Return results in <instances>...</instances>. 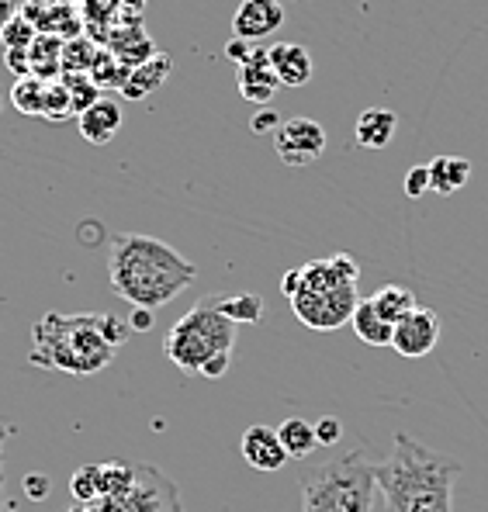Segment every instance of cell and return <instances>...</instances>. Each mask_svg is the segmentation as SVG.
Instances as JSON below:
<instances>
[{
    "mask_svg": "<svg viewBox=\"0 0 488 512\" xmlns=\"http://www.w3.org/2000/svg\"><path fill=\"white\" fill-rule=\"evenodd\" d=\"M101 464H87V468H80V471H73V478H70V492H73V499L77 502H97L101 499Z\"/></svg>",
    "mask_w": 488,
    "mask_h": 512,
    "instance_id": "obj_27",
    "label": "cell"
},
{
    "mask_svg": "<svg viewBox=\"0 0 488 512\" xmlns=\"http://www.w3.org/2000/svg\"><path fill=\"white\" fill-rule=\"evenodd\" d=\"M135 468L139 464H122V461H111L101 464V499H125V495L135 488Z\"/></svg>",
    "mask_w": 488,
    "mask_h": 512,
    "instance_id": "obj_24",
    "label": "cell"
},
{
    "mask_svg": "<svg viewBox=\"0 0 488 512\" xmlns=\"http://www.w3.org/2000/svg\"><path fill=\"white\" fill-rule=\"evenodd\" d=\"M0 108H4V97H0Z\"/></svg>",
    "mask_w": 488,
    "mask_h": 512,
    "instance_id": "obj_39",
    "label": "cell"
},
{
    "mask_svg": "<svg viewBox=\"0 0 488 512\" xmlns=\"http://www.w3.org/2000/svg\"><path fill=\"white\" fill-rule=\"evenodd\" d=\"M371 305L378 308V315L385 322H392V326H399L409 312H416V295H412L409 288H402V284H385L381 291H374L371 295Z\"/></svg>",
    "mask_w": 488,
    "mask_h": 512,
    "instance_id": "obj_20",
    "label": "cell"
},
{
    "mask_svg": "<svg viewBox=\"0 0 488 512\" xmlns=\"http://www.w3.org/2000/svg\"><path fill=\"white\" fill-rule=\"evenodd\" d=\"M236 333H239V326L229 315H222L215 298L208 295L194 305V312H187L184 319L174 322L163 350H167V357L174 360L184 374L222 378V374L229 371Z\"/></svg>",
    "mask_w": 488,
    "mask_h": 512,
    "instance_id": "obj_5",
    "label": "cell"
},
{
    "mask_svg": "<svg viewBox=\"0 0 488 512\" xmlns=\"http://www.w3.org/2000/svg\"><path fill=\"white\" fill-rule=\"evenodd\" d=\"M39 35H42L39 25H35L25 11H18V18L4 28V35H0V39H4V49H28V45L39 39Z\"/></svg>",
    "mask_w": 488,
    "mask_h": 512,
    "instance_id": "obj_28",
    "label": "cell"
},
{
    "mask_svg": "<svg viewBox=\"0 0 488 512\" xmlns=\"http://www.w3.org/2000/svg\"><path fill=\"white\" fill-rule=\"evenodd\" d=\"M45 84L49 80L42 77H18V84L11 87V101L21 115H32V118H42V108H45Z\"/></svg>",
    "mask_w": 488,
    "mask_h": 512,
    "instance_id": "obj_23",
    "label": "cell"
},
{
    "mask_svg": "<svg viewBox=\"0 0 488 512\" xmlns=\"http://www.w3.org/2000/svg\"><path fill=\"white\" fill-rule=\"evenodd\" d=\"M18 7H21V0H0V35H4V28L11 25L14 18H18Z\"/></svg>",
    "mask_w": 488,
    "mask_h": 512,
    "instance_id": "obj_33",
    "label": "cell"
},
{
    "mask_svg": "<svg viewBox=\"0 0 488 512\" xmlns=\"http://www.w3.org/2000/svg\"><path fill=\"white\" fill-rule=\"evenodd\" d=\"M284 25V7L281 0H243L232 14V35L246 42H264Z\"/></svg>",
    "mask_w": 488,
    "mask_h": 512,
    "instance_id": "obj_10",
    "label": "cell"
},
{
    "mask_svg": "<svg viewBox=\"0 0 488 512\" xmlns=\"http://www.w3.org/2000/svg\"><path fill=\"white\" fill-rule=\"evenodd\" d=\"M194 277H198V267L163 239L142 236V232H115L111 236L108 281L111 291L129 301L132 308L156 312L177 295H184Z\"/></svg>",
    "mask_w": 488,
    "mask_h": 512,
    "instance_id": "obj_1",
    "label": "cell"
},
{
    "mask_svg": "<svg viewBox=\"0 0 488 512\" xmlns=\"http://www.w3.org/2000/svg\"><path fill=\"white\" fill-rule=\"evenodd\" d=\"M315 440H319V447H336L343 440V423L336 416H322L315 423Z\"/></svg>",
    "mask_w": 488,
    "mask_h": 512,
    "instance_id": "obj_29",
    "label": "cell"
},
{
    "mask_svg": "<svg viewBox=\"0 0 488 512\" xmlns=\"http://www.w3.org/2000/svg\"><path fill=\"white\" fill-rule=\"evenodd\" d=\"M129 326H132V329H139V333H146V329H153V312H149V308H132Z\"/></svg>",
    "mask_w": 488,
    "mask_h": 512,
    "instance_id": "obj_34",
    "label": "cell"
},
{
    "mask_svg": "<svg viewBox=\"0 0 488 512\" xmlns=\"http://www.w3.org/2000/svg\"><path fill=\"white\" fill-rule=\"evenodd\" d=\"M378 464L367 450H343L302 478V512H371Z\"/></svg>",
    "mask_w": 488,
    "mask_h": 512,
    "instance_id": "obj_6",
    "label": "cell"
},
{
    "mask_svg": "<svg viewBox=\"0 0 488 512\" xmlns=\"http://www.w3.org/2000/svg\"><path fill=\"white\" fill-rule=\"evenodd\" d=\"M426 167H430V191L437 194H457L471 180V163L461 156H437Z\"/></svg>",
    "mask_w": 488,
    "mask_h": 512,
    "instance_id": "obj_19",
    "label": "cell"
},
{
    "mask_svg": "<svg viewBox=\"0 0 488 512\" xmlns=\"http://www.w3.org/2000/svg\"><path fill=\"white\" fill-rule=\"evenodd\" d=\"M243 457H246V464L257 471H281L284 464L291 461L281 436H277V429H270L264 423L250 426L243 433Z\"/></svg>",
    "mask_w": 488,
    "mask_h": 512,
    "instance_id": "obj_12",
    "label": "cell"
},
{
    "mask_svg": "<svg viewBox=\"0 0 488 512\" xmlns=\"http://www.w3.org/2000/svg\"><path fill=\"white\" fill-rule=\"evenodd\" d=\"M250 52H253V45L250 42H246V39H236V35H232V39H229V45H225V56H229L232 59V63H243V59L246 56H250Z\"/></svg>",
    "mask_w": 488,
    "mask_h": 512,
    "instance_id": "obj_32",
    "label": "cell"
},
{
    "mask_svg": "<svg viewBox=\"0 0 488 512\" xmlns=\"http://www.w3.org/2000/svg\"><path fill=\"white\" fill-rule=\"evenodd\" d=\"M270 128H281L277 125V111H260V115L253 118V132L264 135V132H270Z\"/></svg>",
    "mask_w": 488,
    "mask_h": 512,
    "instance_id": "obj_35",
    "label": "cell"
},
{
    "mask_svg": "<svg viewBox=\"0 0 488 512\" xmlns=\"http://www.w3.org/2000/svg\"><path fill=\"white\" fill-rule=\"evenodd\" d=\"M274 149L281 156V163H288V167H309V163H315L326 153V128L302 115L288 118L277 128Z\"/></svg>",
    "mask_w": 488,
    "mask_h": 512,
    "instance_id": "obj_8",
    "label": "cell"
},
{
    "mask_svg": "<svg viewBox=\"0 0 488 512\" xmlns=\"http://www.w3.org/2000/svg\"><path fill=\"white\" fill-rule=\"evenodd\" d=\"M49 478H45V474H28L25 478V495L28 499H35V502H42L45 495H49Z\"/></svg>",
    "mask_w": 488,
    "mask_h": 512,
    "instance_id": "obj_31",
    "label": "cell"
},
{
    "mask_svg": "<svg viewBox=\"0 0 488 512\" xmlns=\"http://www.w3.org/2000/svg\"><path fill=\"white\" fill-rule=\"evenodd\" d=\"M236 80H239V94H243L246 101H253V104L274 101V94L281 90V84H277L274 66H270L267 45H257V49H253L250 56L239 63Z\"/></svg>",
    "mask_w": 488,
    "mask_h": 512,
    "instance_id": "obj_11",
    "label": "cell"
},
{
    "mask_svg": "<svg viewBox=\"0 0 488 512\" xmlns=\"http://www.w3.org/2000/svg\"><path fill=\"white\" fill-rule=\"evenodd\" d=\"M399 132V115L388 108H367L354 125V139L360 149H385Z\"/></svg>",
    "mask_w": 488,
    "mask_h": 512,
    "instance_id": "obj_15",
    "label": "cell"
},
{
    "mask_svg": "<svg viewBox=\"0 0 488 512\" xmlns=\"http://www.w3.org/2000/svg\"><path fill=\"white\" fill-rule=\"evenodd\" d=\"M28 73L32 77H56V73H63V39L59 35H39L32 45H28Z\"/></svg>",
    "mask_w": 488,
    "mask_h": 512,
    "instance_id": "obj_18",
    "label": "cell"
},
{
    "mask_svg": "<svg viewBox=\"0 0 488 512\" xmlns=\"http://www.w3.org/2000/svg\"><path fill=\"white\" fill-rule=\"evenodd\" d=\"M222 315H229L236 326H253L264 315V298L260 295H212Z\"/></svg>",
    "mask_w": 488,
    "mask_h": 512,
    "instance_id": "obj_22",
    "label": "cell"
},
{
    "mask_svg": "<svg viewBox=\"0 0 488 512\" xmlns=\"http://www.w3.org/2000/svg\"><path fill=\"white\" fill-rule=\"evenodd\" d=\"M167 77H170V56H153V59H146V63H139L129 77H125L122 94L129 97V101H142V97H149L153 90H160Z\"/></svg>",
    "mask_w": 488,
    "mask_h": 512,
    "instance_id": "obj_16",
    "label": "cell"
},
{
    "mask_svg": "<svg viewBox=\"0 0 488 512\" xmlns=\"http://www.w3.org/2000/svg\"><path fill=\"white\" fill-rule=\"evenodd\" d=\"M350 326H354V333H357L360 343H367V346H392L395 326L381 319L378 308L371 305V298H360L357 301V312H354V319H350Z\"/></svg>",
    "mask_w": 488,
    "mask_h": 512,
    "instance_id": "obj_17",
    "label": "cell"
},
{
    "mask_svg": "<svg viewBox=\"0 0 488 512\" xmlns=\"http://www.w3.org/2000/svg\"><path fill=\"white\" fill-rule=\"evenodd\" d=\"M132 336V326L108 312L63 315L49 312L32 326V360L45 371L97 374L115 360V350Z\"/></svg>",
    "mask_w": 488,
    "mask_h": 512,
    "instance_id": "obj_2",
    "label": "cell"
},
{
    "mask_svg": "<svg viewBox=\"0 0 488 512\" xmlns=\"http://www.w3.org/2000/svg\"><path fill=\"white\" fill-rule=\"evenodd\" d=\"M426 191H430V167H412L405 173V194L416 201V198H423Z\"/></svg>",
    "mask_w": 488,
    "mask_h": 512,
    "instance_id": "obj_30",
    "label": "cell"
},
{
    "mask_svg": "<svg viewBox=\"0 0 488 512\" xmlns=\"http://www.w3.org/2000/svg\"><path fill=\"white\" fill-rule=\"evenodd\" d=\"M277 436H281L284 450H288V457H309L315 447H319V440H315V423L309 419H284L281 426H277Z\"/></svg>",
    "mask_w": 488,
    "mask_h": 512,
    "instance_id": "obj_21",
    "label": "cell"
},
{
    "mask_svg": "<svg viewBox=\"0 0 488 512\" xmlns=\"http://www.w3.org/2000/svg\"><path fill=\"white\" fill-rule=\"evenodd\" d=\"M357 277L360 270L347 253L302 263L298 267V291L291 295V308H295L298 322L319 329V333H329V329H340L343 322L354 319L360 301Z\"/></svg>",
    "mask_w": 488,
    "mask_h": 512,
    "instance_id": "obj_4",
    "label": "cell"
},
{
    "mask_svg": "<svg viewBox=\"0 0 488 512\" xmlns=\"http://www.w3.org/2000/svg\"><path fill=\"white\" fill-rule=\"evenodd\" d=\"M42 118H49V122H66V118H77L73 115V97H70V87L63 84V80H56V84H45V108H42Z\"/></svg>",
    "mask_w": 488,
    "mask_h": 512,
    "instance_id": "obj_25",
    "label": "cell"
},
{
    "mask_svg": "<svg viewBox=\"0 0 488 512\" xmlns=\"http://www.w3.org/2000/svg\"><path fill=\"white\" fill-rule=\"evenodd\" d=\"M77 128L90 146H108L118 135V128H122V108H118L115 101H104L101 97L94 108H87L84 115L77 118Z\"/></svg>",
    "mask_w": 488,
    "mask_h": 512,
    "instance_id": "obj_14",
    "label": "cell"
},
{
    "mask_svg": "<svg viewBox=\"0 0 488 512\" xmlns=\"http://www.w3.org/2000/svg\"><path fill=\"white\" fill-rule=\"evenodd\" d=\"M63 84L70 87V97H73V115H84L87 108H94L101 101V84L94 77H77V73H66Z\"/></svg>",
    "mask_w": 488,
    "mask_h": 512,
    "instance_id": "obj_26",
    "label": "cell"
},
{
    "mask_svg": "<svg viewBox=\"0 0 488 512\" xmlns=\"http://www.w3.org/2000/svg\"><path fill=\"white\" fill-rule=\"evenodd\" d=\"M281 291H284V295H295V291H298V270H288V274H284V281H281Z\"/></svg>",
    "mask_w": 488,
    "mask_h": 512,
    "instance_id": "obj_37",
    "label": "cell"
},
{
    "mask_svg": "<svg viewBox=\"0 0 488 512\" xmlns=\"http://www.w3.org/2000/svg\"><path fill=\"white\" fill-rule=\"evenodd\" d=\"M70 512H97V502H77Z\"/></svg>",
    "mask_w": 488,
    "mask_h": 512,
    "instance_id": "obj_38",
    "label": "cell"
},
{
    "mask_svg": "<svg viewBox=\"0 0 488 512\" xmlns=\"http://www.w3.org/2000/svg\"><path fill=\"white\" fill-rule=\"evenodd\" d=\"M437 343H440V315L430 312V308L409 312L399 326H395V336H392V346L409 360H419V357H426V353H433Z\"/></svg>",
    "mask_w": 488,
    "mask_h": 512,
    "instance_id": "obj_9",
    "label": "cell"
},
{
    "mask_svg": "<svg viewBox=\"0 0 488 512\" xmlns=\"http://www.w3.org/2000/svg\"><path fill=\"white\" fill-rule=\"evenodd\" d=\"M66 4H70V0H66Z\"/></svg>",
    "mask_w": 488,
    "mask_h": 512,
    "instance_id": "obj_40",
    "label": "cell"
},
{
    "mask_svg": "<svg viewBox=\"0 0 488 512\" xmlns=\"http://www.w3.org/2000/svg\"><path fill=\"white\" fill-rule=\"evenodd\" d=\"M7 436H11V426L0 423V509H4V447H7Z\"/></svg>",
    "mask_w": 488,
    "mask_h": 512,
    "instance_id": "obj_36",
    "label": "cell"
},
{
    "mask_svg": "<svg viewBox=\"0 0 488 512\" xmlns=\"http://www.w3.org/2000/svg\"><path fill=\"white\" fill-rule=\"evenodd\" d=\"M97 512H184L180 492L170 478L156 468L139 464L135 468V488L125 499H97Z\"/></svg>",
    "mask_w": 488,
    "mask_h": 512,
    "instance_id": "obj_7",
    "label": "cell"
},
{
    "mask_svg": "<svg viewBox=\"0 0 488 512\" xmlns=\"http://www.w3.org/2000/svg\"><path fill=\"white\" fill-rule=\"evenodd\" d=\"M461 464L430 450L409 433H395L392 454L378 464V492L392 512H454V481Z\"/></svg>",
    "mask_w": 488,
    "mask_h": 512,
    "instance_id": "obj_3",
    "label": "cell"
},
{
    "mask_svg": "<svg viewBox=\"0 0 488 512\" xmlns=\"http://www.w3.org/2000/svg\"><path fill=\"white\" fill-rule=\"evenodd\" d=\"M270 66H274V77L281 87H305L312 80V52L305 45L295 42H274L267 45Z\"/></svg>",
    "mask_w": 488,
    "mask_h": 512,
    "instance_id": "obj_13",
    "label": "cell"
}]
</instances>
